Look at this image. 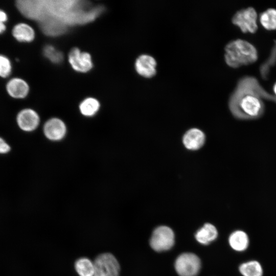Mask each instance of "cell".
Segmentation results:
<instances>
[{
	"instance_id": "6da1fadb",
	"label": "cell",
	"mask_w": 276,
	"mask_h": 276,
	"mask_svg": "<svg viewBox=\"0 0 276 276\" xmlns=\"http://www.w3.org/2000/svg\"><path fill=\"white\" fill-rule=\"evenodd\" d=\"M15 5L20 13L29 19L38 22L53 19L68 27L91 22L104 11L101 6L79 0H18Z\"/></svg>"
},
{
	"instance_id": "7a4b0ae2",
	"label": "cell",
	"mask_w": 276,
	"mask_h": 276,
	"mask_svg": "<svg viewBox=\"0 0 276 276\" xmlns=\"http://www.w3.org/2000/svg\"><path fill=\"white\" fill-rule=\"evenodd\" d=\"M263 99L276 103V97L267 93L255 78L246 76L238 82L230 97L229 107L238 119H256L264 113Z\"/></svg>"
},
{
	"instance_id": "3957f363",
	"label": "cell",
	"mask_w": 276,
	"mask_h": 276,
	"mask_svg": "<svg viewBox=\"0 0 276 276\" xmlns=\"http://www.w3.org/2000/svg\"><path fill=\"white\" fill-rule=\"evenodd\" d=\"M225 52L226 63L234 68L251 64L256 62L258 57L254 45L240 39L228 43L225 48Z\"/></svg>"
},
{
	"instance_id": "277c9868",
	"label": "cell",
	"mask_w": 276,
	"mask_h": 276,
	"mask_svg": "<svg viewBox=\"0 0 276 276\" xmlns=\"http://www.w3.org/2000/svg\"><path fill=\"white\" fill-rule=\"evenodd\" d=\"M149 243L152 249L157 252L168 250L174 245V233L168 226H159L153 231Z\"/></svg>"
},
{
	"instance_id": "5b68a950",
	"label": "cell",
	"mask_w": 276,
	"mask_h": 276,
	"mask_svg": "<svg viewBox=\"0 0 276 276\" xmlns=\"http://www.w3.org/2000/svg\"><path fill=\"white\" fill-rule=\"evenodd\" d=\"M201 261L195 254L185 252L176 259L174 267L179 276H196L201 268Z\"/></svg>"
},
{
	"instance_id": "8992f818",
	"label": "cell",
	"mask_w": 276,
	"mask_h": 276,
	"mask_svg": "<svg viewBox=\"0 0 276 276\" xmlns=\"http://www.w3.org/2000/svg\"><path fill=\"white\" fill-rule=\"evenodd\" d=\"M94 276H119V263L117 258L110 253L100 254L94 261Z\"/></svg>"
},
{
	"instance_id": "52a82bcc",
	"label": "cell",
	"mask_w": 276,
	"mask_h": 276,
	"mask_svg": "<svg viewBox=\"0 0 276 276\" xmlns=\"http://www.w3.org/2000/svg\"><path fill=\"white\" fill-rule=\"evenodd\" d=\"M257 13L252 7L237 11L232 18L233 23L238 26L243 33H255L258 30Z\"/></svg>"
},
{
	"instance_id": "ba28073f",
	"label": "cell",
	"mask_w": 276,
	"mask_h": 276,
	"mask_svg": "<svg viewBox=\"0 0 276 276\" xmlns=\"http://www.w3.org/2000/svg\"><path fill=\"white\" fill-rule=\"evenodd\" d=\"M43 132L45 137L53 142L63 140L67 133V127L61 119L52 118L44 124Z\"/></svg>"
},
{
	"instance_id": "9c48e42d",
	"label": "cell",
	"mask_w": 276,
	"mask_h": 276,
	"mask_svg": "<svg viewBox=\"0 0 276 276\" xmlns=\"http://www.w3.org/2000/svg\"><path fill=\"white\" fill-rule=\"evenodd\" d=\"M68 59L72 68L78 72H87L93 66L90 55L88 53L82 52L77 48H73L70 51Z\"/></svg>"
},
{
	"instance_id": "30bf717a",
	"label": "cell",
	"mask_w": 276,
	"mask_h": 276,
	"mask_svg": "<svg viewBox=\"0 0 276 276\" xmlns=\"http://www.w3.org/2000/svg\"><path fill=\"white\" fill-rule=\"evenodd\" d=\"M16 122L19 128L22 131L32 132L38 127L40 118L35 110L31 108H25L18 113Z\"/></svg>"
},
{
	"instance_id": "8fae6325",
	"label": "cell",
	"mask_w": 276,
	"mask_h": 276,
	"mask_svg": "<svg viewBox=\"0 0 276 276\" xmlns=\"http://www.w3.org/2000/svg\"><path fill=\"white\" fill-rule=\"evenodd\" d=\"M156 62L152 56L143 54L140 56L135 62V68L139 74L150 78L156 74Z\"/></svg>"
},
{
	"instance_id": "7c38bea8",
	"label": "cell",
	"mask_w": 276,
	"mask_h": 276,
	"mask_svg": "<svg viewBox=\"0 0 276 276\" xmlns=\"http://www.w3.org/2000/svg\"><path fill=\"white\" fill-rule=\"evenodd\" d=\"M204 133L197 128H192L184 134L182 142L185 147L191 150H197L202 147L205 143Z\"/></svg>"
},
{
	"instance_id": "4fadbf2b",
	"label": "cell",
	"mask_w": 276,
	"mask_h": 276,
	"mask_svg": "<svg viewBox=\"0 0 276 276\" xmlns=\"http://www.w3.org/2000/svg\"><path fill=\"white\" fill-rule=\"evenodd\" d=\"M8 94L12 98L22 99L25 98L29 91V86L27 82L20 78L10 79L6 85Z\"/></svg>"
},
{
	"instance_id": "5bb4252c",
	"label": "cell",
	"mask_w": 276,
	"mask_h": 276,
	"mask_svg": "<svg viewBox=\"0 0 276 276\" xmlns=\"http://www.w3.org/2000/svg\"><path fill=\"white\" fill-rule=\"evenodd\" d=\"M229 245L237 252H243L247 250L249 245L248 234L244 231L237 229L232 232L228 238Z\"/></svg>"
},
{
	"instance_id": "9a60e30c",
	"label": "cell",
	"mask_w": 276,
	"mask_h": 276,
	"mask_svg": "<svg viewBox=\"0 0 276 276\" xmlns=\"http://www.w3.org/2000/svg\"><path fill=\"white\" fill-rule=\"evenodd\" d=\"M218 232L213 224L206 223L199 228L195 234L196 241L201 244L208 245L218 237Z\"/></svg>"
},
{
	"instance_id": "2e32d148",
	"label": "cell",
	"mask_w": 276,
	"mask_h": 276,
	"mask_svg": "<svg viewBox=\"0 0 276 276\" xmlns=\"http://www.w3.org/2000/svg\"><path fill=\"white\" fill-rule=\"evenodd\" d=\"M38 23L42 32L49 36L61 35L67 30V26L61 22L53 19H46Z\"/></svg>"
},
{
	"instance_id": "e0dca14e",
	"label": "cell",
	"mask_w": 276,
	"mask_h": 276,
	"mask_svg": "<svg viewBox=\"0 0 276 276\" xmlns=\"http://www.w3.org/2000/svg\"><path fill=\"white\" fill-rule=\"evenodd\" d=\"M12 35L19 41L29 42L34 40L35 31L28 24L19 23L13 27Z\"/></svg>"
},
{
	"instance_id": "ac0fdd59",
	"label": "cell",
	"mask_w": 276,
	"mask_h": 276,
	"mask_svg": "<svg viewBox=\"0 0 276 276\" xmlns=\"http://www.w3.org/2000/svg\"><path fill=\"white\" fill-rule=\"evenodd\" d=\"M239 271L242 276H263L264 273L261 264L256 260L247 261L240 264Z\"/></svg>"
},
{
	"instance_id": "d6986e66",
	"label": "cell",
	"mask_w": 276,
	"mask_h": 276,
	"mask_svg": "<svg viewBox=\"0 0 276 276\" xmlns=\"http://www.w3.org/2000/svg\"><path fill=\"white\" fill-rule=\"evenodd\" d=\"M100 104L99 101L92 97L84 99L79 105L81 113L86 117L95 116L99 110Z\"/></svg>"
},
{
	"instance_id": "ffe728a7",
	"label": "cell",
	"mask_w": 276,
	"mask_h": 276,
	"mask_svg": "<svg viewBox=\"0 0 276 276\" xmlns=\"http://www.w3.org/2000/svg\"><path fill=\"white\" fill-rule=\"evenodd\" d=\"M75 268L79 276H94V264L89 259L82 257L77 259L75 263Z\"/></svg>"
},
{
	"instance_id": "44dd1931",
	"label": "cell",
	"mask_w": 276,
	"mask_h": 276,
	"mask_svg": "<svg viewBox=\"0 0 276 276\" xmlns=\"http://www.w3.org/2000/svg\"><path fill=\"white\" fill-rule=\"evenodd\" d=\"M260 20L263 27L268 30L276 29V9L269 8L260 15Z\"/></svg>"
},
{
	"instance_id": "7402d4cb",
	"label": "cell",
	"mask_w": 276,
	"mask_h": 276,
	"mask_svg": "<svg viewBox=\"0 0 276 276\" xmlns=\"http://www.w3.org/2000/svg\"><path fill=\"white\" fill-rule=\"evenodd\" d=\"M43 54L49 60L54 63H60L63 59V53L51 44L44 47Z\"/></svg>"
},
{
	"instance_id": "603a6c76",
	"label": "cell",
	"mask_w": 276,
	"mask_h": 276,
	"mask_svg": "<svg viewBox=\"0 0 276 276\" xmlns=\"http://www.w3.org/2000/svg\"><path fill=\"white\" fill-rule=\"evenodd\" d=\"M275 62L276 41H275V45L273 48L270 58L267 60V61H266L265 63H263L260 68L261 74L263 78H267L270 66L274 64Z\"/></svg>"
},
{
	"instance_id": "cb8c5ba5",
	"label": "cell",
	"mask_w": 276,
	"mask_h": 276,
	"mask_svg": "<svg viewBox=\"0 0 276 276\" xmlns=\"http://www.w3.org/2000/svg\"><path fill=\"white\" fill-rule=\"evenodd\" d=\"M11 64L9 59L6 56L0 55V77H8L11 72Z\"/></svg>"
},
{
	"instance_id": "d4e9b609",
	"label": "cell",
	"mask_w": 276,
	"mask_h": 276,
	"mask_svg": "<svg viewBox=\"0 0 276 276\" xmlns=\"http://www.w3.org/2000/svg\"><path fill=\"white\" fill-rule=\"evenodd\" d=\"M10 146L2 137H0V154H4L10 151Z\"/></svg>"
},
{
	"instance_id": "484cf974",
	"label": "cell",
	"mask_w": 276,
	"mask_h": 276,
	"mask_svg": "<svg viewBox=\"0 0 276 276\" xmlns=\"http://www.w3.org/2000/svg\"><path fill=\"white\" fill-rule=\"evenodd\" d=\"M7 20V15L3 10H0V22H5Z\"/></svg>"
},
{
	"instance_id": "4316f807",
	"label": "cell",
	"mask_w": 276,
	"mask_h": 276,
	"mask_svg": "<svg viewBox=\"0 0 276 276\" xmlns=\"http://www.w3.org/2000/svg\"><path fill=\"white\" fill-rule=\"evenodd\" d=\"M6 26L5 25V23L4 22H0V33H3L4 31L6 30Z\"/></svg>"
},
{
	"instance_id": "83f0119b",
	"label": "cell",
	"mask_w": 276,
	"mask_h": 276,
	"mask_svg": "<svg viewBox=\"0 0 276 276\" xmlns=\"http://www.w3.org/2000/svg\"><path fill=\"white\" fill-rule=\"evenodd\" d=\"M273 91L274 92V94L276 95V83L274 84V85L273 86Z\"/></svg>"
}]
</instances>
